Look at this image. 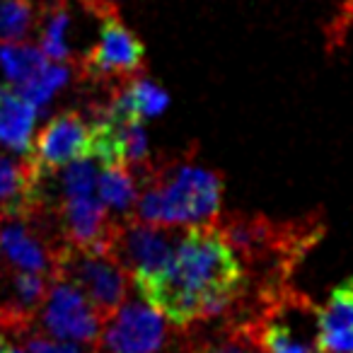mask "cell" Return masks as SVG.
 Masks as SVG:
<instances>
[{"mask_svg": "<svg viewBox=\"0 0 353 353\" xmlns=\"http://www.w3.org/2000/svg\"><path fill=\"white\" fill-rule=\"evenodd\" d=\"M133 285L162 317L182 329L232 314L250 295L245 266L216 225L187 228L170 264Z\"/></svg>", "mask_w": 353, "mask_h": 353, "instance_id": "cell-1", "label": "cell"}, {"mask_svg": "<svg viewBox=\"0 0 353 353\" xmlns=\"http://www.w3.org/2000/svg\"><path fill=\"white\" fill-rule=\"evenodd\" d=\"M138 201L133 216L143 223L176 228L216 225L223 208L225 179L196 162V152L148 157L133 167Z\"/></svg>", "mask_w": 353, "mask_h": 353, "instance_id": "cell-2", "label": "cell"}, {"mask_svg": "<svg viewBox=\"0 0 353 353\" xmlns=\"http://www.w3.org/2000/svg\"><path fill=\"white\" fill-rule=\"evenodd\" d=\"M218 232L240 256L245 271H254L256 293L283 288L295 266L312 252L327 232L322 213H307L295 221H271L261 213H228L218 218Z\"/></svg>", "mask_w": 353, "mask_h": 353, "instance_id": "cell-3", "label": "cell"}, {"mask_svg": "<svg viewBox=\"0 0 353 353\" xmlns=\"http://www.w3.org/2000/svg\"><path fill=\"white\" fill-rule=\"evenodd\" d=\"M90 12L99 17V37L88 54L75 59L73 68L78 70L80 80L94 90L109 92L145 73V46L119 17V8L104 6Z\"/></svg>", "mask_w": 353, "mask_h": 353, "instance_id": "cell-4", "label": "cell"}, {"mask_svg": "<svg viewBox=\"0 0 353 353\" xmlns=\"http://www.w3.org/2000/svg\"><path fill=\"white\" fill-rule=\"evenodd\" d=\"M187 329L172 327L155 307L141 300H123L102 324L92 353H192Z\"/></svg>", "mask_w": 353, "mask_h": 353, "instance_id": "cell-5", "label": "cell"}, {"mask_svg": "<svg viewBox=\"0 0 353 353\" xmlns=\"http://www.w3.org/2000/svg\"><path fill=\"white\" fill-rule=\"evenodd\" d=\"M51 281L75 285L90 300L99 317L107 319L126 300L131 276L121 264L99 247H75L65 242L51 269Z\"/></svg>", "mask_w": 353, "mask_h": 353, "instance_id": "cell-6", "label": "cell"}, {"mask_svg": "<svg viewBox=\"0 0 353 353\" xmlns=\"http://www.w3.org/2000/svg\"><path fill=\"white\" fill-rule=\"evenodd\" d=\"M184 232L187 230L176 225H155L138 218H112L104 250L126 269L131 281L150 279L172 261Z\"/></svg>", "mask_w": 353, "mask_h": 353, "instance_id": "cell-7", "label": "cell"}, {"mask_svg": "<svg viewBox=\"0 0 353 353\" xmlns=\"http://www.w3.org/2000/svg\"><path fill=\"white\" fill-rule=\"evenodd\" d=\"M102 324L104 319L90 305V300L65 281H51L49 293L34 319L37 332L85 346H92L97 341Z\"/></svg>", "mask_w": 353, "mask_h": 353, "instance_id": "cell-8", "label": "cell"}, {"mask_svg": "<svg viewBox=\"0 0 353 353\" xmlns=\"http://www.w3.org/2000/svg\"><path fill=\"white\" fill-rule=\"evenodd\" d=\"M92 155V131L80 109L56 114L32 141L30 162L41 172H56L75 160Z\"/></svg>", "mask_w": 353, "mask_h": 353, "instance_id": "cell-9", "label": "cell"}, {"mask_svg": "<svg viewBox=\"0 0 353 353\" xmlns=\"http://www.w3.org/2000/svg\"><path fill=\"white\" fill-rule=\"evenodd\" d=\"M59 225L65 242L75 247H99L104 250L112 216L94 194L68 196L59 201Z\"/></svg>", "mask_w": 353, "mask_h": 353, "instance_id": "cell-10", "label": "cell"}, {"mask_svg": "<svg viewBox=\"0 0 353 353\" xmlns=\"http://www.w3.org/2000/svg\"><path fill=\"white\" fill-rule=\"evenodd\" d=\"M37 123V107L17 94L8 83H0V148L27 155Z\"/></svg>", "mask_w": 353, "mask_h": 353, "instance_id": "cell-11", "label": "cell"}, {"mask_svg": "<svg viewBox=\"0 0 353 353\" xmlns=\"http://www.w3.org/2000/svg\"><path fill=\"white\" fill-rule=\"evenodd\" d=\"M39 170L30 157H10L0 152V216L30 208L37 203Z\"/></svg>", "mask_w": 353, "mask_h": 353, "instance_id": "cell-12", "label": "cell"}, {"mask_svg": "<svg viewBox=\"0 0 353 353\" xmlns=\"http://www.w3.org/2000/svg\"><path fill=\"white\" fill-rule=\"evenodd\" d=\"M70 8L68 0H44L37 15V32H39V49L46 59L59 63H75V56L68 46Z\"/></svg>", "mask_w": 353, "mask_h": 353, "instance_id": "cell-13", "label": "cell"}, {"mask_svg": "<svg viewBox=\"0 0 353 353\" xmlns=\"http://www.w3.org/2000/svg\"><path fill=\"white\" fill-rule=\"evenodd\" d=\"M49 59L44 51L34 44H25V41H0V75L3 83L8 85H22L30 80L32 75L39 73Z\"/></svg>", "mask_w": 353, "mask_h": 353, "instance_id": "cell-14", "label": "cell"}, {"mask_svg": "<svg viewBox=\"0 0 353 353\" xmlns=\"http://www.w3.org/2000/svg\"><path fill=\"white\" fill-rule=\"evenodd\" d=\"M99 201L112 213L131 218L138 201V182L128 167H104L99 174Z\"/></svg>", "mask_w": 353, "mask_h": 353, "instance_id": "cell-15", "label": "cell"}, {"mask_svg": "<svg viewBox=\"0 0 353 353\" xmlns=\"http://www.w3.org/2000/svg\"><path fill=\"white\" fill-rule=\"evenodd\" d=\"M70 80V63H46L44 68L37 75H32L30 80H25L22 85L12 88L17 94H22L25 99H30L37 109L46 107V104L54 99V94L59 92L61 88H65V83Z\"/></svg>", "mask_w": 353, "mask_h": 353, "instance_id": "cell-16", "label": "cell"}, {"mask_svg": "<svg viewBox=\"0 0 353 353\" xmlns=\"http://www.w3.org/2000/svg\"><path fill=\"white\" fill-rule=\"evenodd\" d=\"M34 0H0V41H25L37 30Z\"/></svg>", "mask_w": 353, "mask_h": 353, "instance_id": "cell-17", "label": "cell"}, {"mask_svg": "<svg viewBox=\"0 0 353 353\" xmlns=\"http://www.w3.org/2000/svg\"><path fill=\"white\" fill-rule=\"evenodd\" d=\"M192 353H261V348L250 336L245 324L232 319L216 336L203 339V341L192 339Z\"/></svg>", "mask_w": 353, "mask_h": 353, "instance_id": "cell-18", "label": "cell"}, {"mask_svg": "<svg viewBox=\"0 0 353 353\" xmlns=\"http://www.w3.org/2000/svg\"><path fill=\"white\" fill-rule=\"evenodd\" d=\"M128 94H131V104L136 117L141 119H155L170 107V94L160 88L157 83L145 78V73L136 75L128 80Z\"/></svg>", "mask_w": 353, "mask_h": 353, "instance_id": "cell-19", "label": "cell"}, {"mask_svg": "<svg viewBox=\"0 0 353 353\" xmlns=\"http://www.w3.org/2000/svg\"><path fill=\"white\" fill-rule=\"evenodd\" d=\"M56 184H59L61 199L94 194V187H97V167H94V162L88 160V157L75 160L63 167V172H61V176L56 179Z\"/></svg>", "mask_w": 353, "mask_h": 353, "instance_id": "cell-20", "label": "cell"}, {"mask_svg": "<svg viewBox=\"0 0 353 353\" xmlns=\"http://www.w3.org/2000/svg\"><path fill=\"white\" fill-rule=\"evenodd\" d=\"M20 341H22L25 353H92V348L88 351V348L78 346V343H73V341L51 339V336H46V334L37 332V329H32L25 336H20Z\"/></svg>", "mask_w": 353, "mask_h": 353, "instance_id": "cell-21", "label": "cell"}, {"mask_svg": "<svg viewBox=\"0 0 353 353\" xmlns=\"http://www.w3.org/2000/svg\"><path fill=\"white\" fill-rule=\"evenodd\" d=\"M314 346L319 353H353V329H317Z\"/></svg>", "mask_w": 353, "mask_h": 353, "instance_id": "cell-22", "label": "cell"}, {"mask_svg": "<svg viewBox=\"0 0 353 353\" xmlns=\"http://www.w3.org/2000/svg\"><path fill=\"white\" fill-rule=\"evenodd\" d=\"M353 27V0H343V6L339 8L336 17L332 20V25H329L327 30V51L332 54V51H336L339 46L343 44V39H346V34L351 32Z\"/></svg>", "mask_w": 353, "mask_h": 353, "instance_id": "cell-23", "label": "cell"}, {"mask_svg": "<svg viewBox=\"0 0 353 353\" xmlns=\"http://www.w3.org/2000/svg\"><path fill=\"white\" fill-rule=\"evenodd\" d=\"M10 348V341H8V334L0 329V353H6Z\"/></svg>", "mask_w": 353, "mask_h": 353, "instance_id": "cell-24", "label": "cell"}, {"mask_svg": "<svg viewBox=\"0 0 353 353\" xmlns=\"http://www.w3.org/2000/svg\"><path fill=\"white\" fill-rule=\"evenodd\" d=\"M6 353H25V351H20V348H12V346H10V348H8Z\"/></svg>", "mask_w": 353, "mask_h": 353, "instance_id": "cell-25", "label": "cell"}]
</instances>
